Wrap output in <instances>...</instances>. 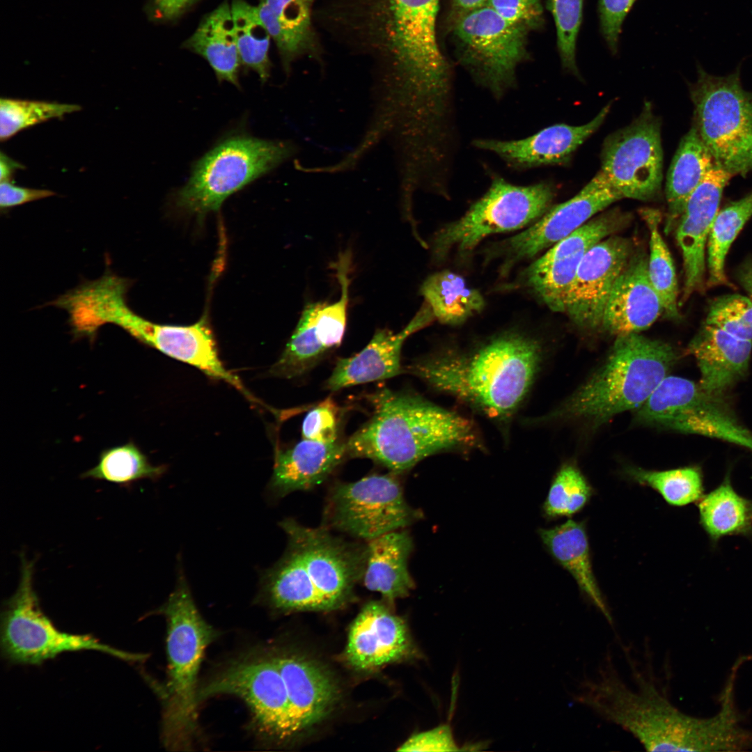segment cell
Returning <instances> with one entry per match:
<instances>
[{"instance_id": "f6af8a7d", "label": "cell", "mask_w": 752, "mask_h": 752, "mask_svg": "<svg viewBox=\"0 0 752 752\" xmlns=\"http://www.w3.org/2000/svg\"><path fill=\"white\" fill-rule=\"evenodd\" d=\"M549 7L556 24L562 65L577 75L576 42L582 21L583 0H549Z\"/></svg>"}, {"instance_id": "44dd1931", "label": "cell", "mask_w": 752, "mask_h": 752, "mask_svg": "<svg viewBox=\"0 0 752 752\" xmlns=\"http://www.w3.org/2000/svg\"><path fill=\"white\" fill-rule=\"evenodd\" d=\"M418 656L405 622L384 602L372 601L363 607L352 625L346 648L352 667L370 671Z\"/></svg>"}, {"instance_id": "681fc988", "label": "cell", "mask_w": 752, "mask_h": 752, "mask_svg": "<svg viewBox=\"0 0 752 752\" xmlns=\"http://www.w3.org/2000/svg\"><path fill=\"white\" fill-rule=\"evenodd\" d=\"M448 725L412 736L398 749L400 751H458Z\"/></svg>"}, {"instance_id": "9c48e42d", "label": "cell", "mask_w": 752, "mask_h": 752, "mask_svg": "<svg viewBox=\"0 0 752 752\" xmlns=\"http://www.w3.org/2000/svg\"><path fill=\"white\" fill-rule=\"evenodd\" d=\"M295 151V146L288 141L245 135L227 139L196 164L176 194V204L201 217L217 211L228 196L281 164Z\"/></svg>"}, {"instance_id": "cb8c5ba5", "label": "cell", "mask_w": 752, "mask_h": 752, "mask_svg": "<svg viewBox=\"0 0 752 752\" xmlns=\"http://www.w3.org/2000/svg\"><path fill=\"white\" fill-rule=\"evenodd\" d=\"M664 314L661 299L648 274V256L632 252L616 279L601 328L617 336L639 333Z\"/></svg>"}, {"instance_id": "db71d44e", "label": "cell", "mask_w": 752, "mask_h": 752, "mask_svg": "<svg viewBox=\"0 0 752 752\" xmlns=\"http://www.w3.org/2000/svg\"><path fill=\"white\" fill-rule=\"evenodd\" d=\"M22 165L10 158L3 152L0 154V180L11 181L13 175L17 169H22Z\"/></svg>"}, {"instance_id": "ffe728a7", "label": "cell", "mask_w": 752, "mask_h": 752, "mask_svg": "<svg viewBox=\"0 0 752 752\" xmlns=\"http://www.w3.org/2000/svg\"><path fill=\"white\" fill-rule=\"evenodd\" d=\"M732 177L715 165L690 195L677 221L675 237L684 269L682 304L695 292L704 289L707 237L723 189Z\"/></svg>"}, {"instance_id": "6da1fadb", "label": "cell", "mask_w": 752, "mask_h": 752, "mask_svg": "<svg viewBox=\"0 0 752 752\" xmlns=\"http://www.w3.org/2000/svg\"><path fill=\"white\" fill-rule=\"evenodd\" d=\"M439 1L330 0L315 17L340 42L372 56L402 88L441 95L452 89L437 38Z\"/></svg>"}, {"instance_id": "7dc6e473", "label": "cell", "mask_w": 752, "mask_h": 752, "mask_svg": "<svg viewBox=\"0 0 752 752\" xmlns=\"http://www.w3.org/2000/svg\"><path fill=\"white\" fill-rule=\"evenodd\" d=\"M636 0H599L602 35L612 54L618 51L622 22Z\"/></svg>"}, {"instance_id": "8fae6325", "label": "cell", "mask_w": 752, "mask_h": 752, "mask_svg": "<svg viewBox=\"0 0 752 752\" xmlns=\"http://www.w3.org/2000/svg\"><path fill=\"white\" fill-rule=\"evenodd\" d=\"M554 196V188L547 182L519 186L494 177L487 192L461 218L436 234L434 256L441 259L452 250L468 253L488 235L534 222L549 210Z\"/></svg>"}, {"instance_id": "4316f807", "label": "cell", "mask_w": 752, "mask_h": 752, "mask_svg": "<svg viewBox=\"0 0 752 752\" xmlns=\"http://www.w3.org/2000/svg\"><path fill=\"white\" fill-rule=\"evenodd\" d=\"M688 351L697 361L701 387L712 393L725 395L746 374L752 340L737 338L704 322L689 344Z\"/></svg>"}, {"instance_id": "9a60e30c", "label": "cell", "mask_w": 752, "mask_h": 752, "mask_svg": "<svg viewBox=\"0 0 752 752\" xmlns=\"http://www.w3.org/2000/svg\"><path fill=\"white\" fill-rule=\"evenodd\" d=\"M601 172L623 198L651 201L660 193L663 150L661 126L652 107L645 102L630 125L605 140Z\"/></svg>"}, {"instance_id": "ab89813d", "label": "cell", "mask_w": 752, "mask_h": 752, "mask_svg": "<svg viewBox=\"0 0 752 752\" xmlns=\"http://www.w3.org/2000/svg\"><path fill=\"white\" fill-rule=\"evenodd\" d=\"M630 479L657 491L671 506L682 507L698 502L705 494L703 476L698 466L654 471L628 467Z\"/></svg>"}, {"instance_id": "30bf717a", "label": "cell", "mask_w": 752, "mask_h": 752, "mask_svg": "<svg viewBox=\"0 0 752 752\" xmlns=\"http://www.w3.org/2000/svg\"><path fill=\"white\" fill-rule=\"evenodd\" d=\"M20 580L17 590L6 602L1 614V645L10 661L40 664L65 652L101 651L123 660L136 661L145 655L134 654L105 645L90 635L58 629L41 610L33 586L34 561L22 554Z\"/></svg>"}, {"instance_id": "c3c4849f", "label": "cell", "mask_w": 752, "mask_h": 752, "mask_svg": "<svg viewBox=\"0 0 752 752\" xmlns=\"http://www.w3.org/2000/svg\"><path fill=\"white\" fill-rule=\"evenodd\" d=\"M485 6L504 19L527 28L541 22L542 7L540 0H487Z\"/></svg>"}, {"instance_id": "5b68a950", "label": "cell", "mask_w": 752, "mask_h": 752, "mask_svg": "<svg viewBox=\"0 0 752 752\" xmlns=\"http://www.w3.org/2000/svg\"><path fill=\"white\" fill-rule=\"evenodd\" d=\"M635 690L625 684L610 662L580 682L577 703L634 735L651 751H717L726 734L719 714L690 716L675 707L652 679L634 673Z\"/></svg>"}, {"instance_id": "484cf974", "label": "cell", "mask_w": 752, "mask_h": 752, "mask_svg": "<svg viewBox=\"0 0 752 752\" xmlns=\"http://www.w3.org/2000/svg\"><path fill=\"white\" fill-rule=\"evenodd\" d=\"M347 456L346 443L302 439L295 445L278 448L268 489L276 498L307 491L323 483Z\"/></svg>"}, {"instance_id": "7402d4cb", "label": "cell", "mask_w": 752, "mask_h": 752, "mask_svg": "<svg viewBox=\"0 0 752 752\" xmlns=\"http://www.w3.org/2000/svg\"><path fill=\"white\" fill-rule=\"evenodd\" d=\"M610 107L605 106L592 120L582 125L556 124L522 139H478L473 140V146L495 154L517 170L563 164L600 127Z\"/></svg>"}, {"instance_id": "60d3db41", "label": "cell", "mask_w": 752, "mask_h": 752, "mask_svg": "<svg viewBox=\"0 0 752 752\" xmlns=\"http://www.w3.org/2000/svg\"><path fill=\"white\" fill-rule=\"evenodd\" d=\"M80 109V106L73 104L1 98V141H6L31 126L50 119L61 118Z\"/></svg>"}, {"instance_id": "ba28073f", "label": "cell", "mask_w": 752, "mask_h": 752, "mask_svg": "<svg viewBox=\"0 0 752 752\" xmlns=\"http://www.w3.org/2000/svg\"><path fill=\"white\" fill-rule=\"evenodd\" d=\"M697 69L691 86L694 125L715 165L744 177L752 171V93L742 85L740 65L726 76Z\"/></svg>"}, {"instance_id": "11a10c76", "label": "cell", "mask_w": 752, "mask_h": 752, "mask_svg": "<svg viewBox=\"0 0 752 752\" xmlns=\"http://www.w3.org/2000/svg\"><path fill=\"white\" fill-rule=\"evenodd\" d=\"M487 1V0H453V4L459 16L485 6Z\"/></svg>"}, {"instance_id": "b9f144b4", "label": "cell", "mask_w": 752, "mask_h": 752, "mask_svg": "<svg viewBox=\"0 0 752 752\" xmlns=\"http://www.w3.org/2000/svg\"><path fill=\"white\" fill-rule=\"evenodd\" d=\"M593 489L580 471L572 463L563 464L556 473L544 504L549 517H571L581 511L589 502Z\"/></svg>"}, {"instance_id": "d6986e66", "label": "cell", "mask_w": 752, "mask_h": 752, "mask_svg": "<svg viewBox=\"0 0 752 752\" xmlns=\"http://www.w3.org/2000/svg\"><path fill=\"white\" fill-rule=\"evenodd\" d=\"M125 331L139 342L171 358L193 366L212 378L228 383L246 398L253 399L240 379L228 370L221 361L206 315L193 324L180 326L153 322L134 312L130 317Z\"/></svg>"}, {"instance_id": "d4e9b609", "label": "cell", "mask_w": 752, "mask_h": 752, "mask_svg": "<svg viewBox=\"0 0 752 752\" xmlns=\"http://www.w3.org/2000/svg\"><path fill=\"white\" fill-rule=\"evenodd\" d=\"M274 657L285 684L295 736L331 712L338 696L337 686L329 672L311 659L291 653Z\"/></svg>"}, {"instance_id": "83f0119b", "label": "cell", "mask_w": 752, "mask_h": 752, "mask_svg": "<svg viewBox=\"0 0 752 752\" xmlns=\"http://www.w3.org/2000/svg\"><path fill=\"white\" fill-rule=\"evenodd\" d=\"M312 4L306 0H260L256 6L286 73L294 61L305 56L322 61L323 49L313 26Z\"/></svg>"}, {"instance_id": "52a82bcc", "label": "cell", "mask_w": 752, "mask_h": 752, "mask_svg": "<svg viewBox=\"0 0 752 752\" xmlns=\"http://www.w3.org/2000/svg\"><path fill=\"white\" fill-rule=\"evenodd\" d=\"M159 611L167 624L163 737L166 746L173 749L188 746L195 732L197 677L204 651L217 632L200 614L181 574Z\"/></svg>"}, {"instance_id": "e575fe53", "label": "cell", "mask_w": 752, "mask_h": 752, "mask_svg": "<svg viewBox=\"0 0 752 752\" xmlns=\"http://www.w3.org/2000/svg\"><path fill=\"white\" fill-rule=\"evenodd\" d=\"M320 304L313 302L305 306L283 353L270 369L272 375L287 379L301 376L316 366L328 352L316 328Z\"/></svg>"}, {"instance_id": "1f68e13d", "label": "cell", "mask_w": 752, "mask_h": 752, "mask_svg": "<svg viewBox=\"0 0 752 752\" xmlns=\"http://www.w3.org/2000/svg\"><path fill=\"white\" fill-rule=\"evenodd\" d=\"M714 166L711 153L694 125L682 138L667 174L666 234L675 229L687 199Z\"/></svg>"}, {"instance_id": "ee69618b", "label": "cell", "mask_w": 752, "mask_h": 752, "mask_svg": "<svg viewBox=\"0 0 752 752\" xmlns=\"http://www.w3.org/2000/svg\"><path fill=\"white\" fill-rule=\"evenodd\" d=\"M705 323L752 340V299L737 294L716 297L709 306Z\"/></svg>"}, {"instance_id": "8992f818", "label": "cell", "mask_w": 752, "mask_h": 752, "mask_svg": "<svg viewBox=\"0 0 752 752\" xmlns=\"http://www.w3.org/2000/svg\"><path fill=\"white\" fill-rule=\"evenodd\" d=\"M674 347L633 333L616 337L602 365L561 405L538 419L582 421L597 428L637 409L677 361Z\"/></svg>"}, {"instance_id": "7bdbcfd3", "label": "cell", "mask_w": 752, "mask_h": 752, "mask_svg": "<svg viewBox=\"0 0 752 752\" xmlns=\"http://www.w3.org/2000/svg\"><path fill=\"white\" fill-rule=\"evenodd\" d=\"M350 254L340 253L335 265L337 279L340 284V299L332 303H321L316 315V328L323 346L329 351L339 346L343 340L347 323L349 302V270Z\"/></svg>"}, {"instance_id": "7a4b0ae2", "label": "cell", "mask_w": 752, "mask_h": 752, "mask_svg": "<svg viewBox=\"0 0 752 752\" xmlns=\"http://www.w3.org/2000/svg\"><path fill=\"white\" fill-rule=\"evenodd\" d=\"M543 357L538 338L509 330L468 347L441 348L403 370L489 418L507 436L532 390Z\"/></svg>"}, {"instance_id": "836d02e7", "label": "cell", "mask_w": 752, "mask_h": 752, "mask_svg": "<svg viewBox=\"0 0 752 752\" xmlns=\"http://www.w3.org/2000/svg\"><path fill=\"white\" fill-rule=\"evenodd\" d=\"M425 302L440 323L456 326L481 312L485 299L469 287L462 276L448 270L429 276L420 289Z\"/></svg>"}, {"instance_id": "8d00e7d4", "label": "cell", "mask_w": 752, "mask_h": 752, "mask_svg": "<svg viewBox=\"0 0 752 752\" xmlns=\"http://www.w3.org/2000/svg\"><path fill=\"white\" fill-rule=\"evenodd\" d=\"M752 217V191L741 199L719 210L710 228L707 241V285H729L725 272L727 253L745 224Z\"/></svg>"}, {"instance_id": "277c9868", "label": "cell", "mask_w": 752, "mask_h": 752, "mask_svg": "<svg viewBox=\"0 0 752 752\" xmlns=\"http://www.w3.org/2000/svg\"><path fill=\"white\" fill-rule=\"evenodd\" d=\"M279 526L288 545L280 559L263 574L265 600L283 612L331 611L345 604L361 580L366 545L292 518L283 519Z\"/></svg>"}, {"instance_id": "f1b7e54d", "label": "cell", "mask_w": 752, "mask_h": 752, "mask_svg": "<svg viewBox=\"0 0 752 752\" xmlns=\"http://www.w3.org/2000/svg\"><path fill=\"white\" fill-rule=\"evenodd\" d=\"M413 542L405 531H391L367 541L361 581L389 603L407 597L414 587L408 570Z\"/></svg>"}, {"instance_id": "d6a6232c", "label": "cell", "mask_w": 752, "mask_h": 752, "mask_svg": "<svg viewBox=\"0 0 752 752\" xmlns=\"http://www.w3.org/2000/svg\"><path fill=\"white\" fill-rule=\"evenodd\" d=\"M699 522L712 544L723 537H752V500L733 488L730 473L697 502Z\"/></svg>"}, {"instance_id": "ac0fdd59", "label": "cell", "mask_w": 752, "mask_h": 752, "mask_svg": "<svg viewBox=\"0 0 752 752\" xmlns=\"http://www.w3.org/2000/svg\"><path fill=\"white\" fill-rule=\"evenodd\" d=\"M622 195L598 173L572 198L548 210L528 228L507 240L508 262L533 257L577 230Z\"/></svg>"}, {"instance_id": "9f6ffc18", "label": "cell", "mask_w": 752, "mask_h": 752, "mask_svg": "<svg viewBox=\"0 0 752 752\" xmlns=\"http://www.w3.org/2000/svg\"><path fill=\"white\" fill-rule=\"evenodd\" d=\"M738 660L741 662V664L744 663V661H752V654L742 656L738 659Z\"/></svg>"}, {"instance_id": "f5cc1de1", "label": "cell", "mask_w": 752, "mask_h": 752, "mask_svg": "<svg viewBox=\"0 0 752 752\" xmlns=\"http://www.w3.org/2000/svg\"><path fill=\"white\" fill-rule=\"evenodd\" d=\"M736 276L752 299V258L746 259L737 268Z\"/></svg>"}, {"instance_id": "74e56055", "label": "cell", "mask_w": 752, "mask_h": 752, "mask_svg": "<svg viewBox=\"0 0 752 752\" xmlns=\"http://www.w3.org/2000/svg\"><path fill=\"white\" fill-rule=\"evenodd\" d=\"M641 216L650 233L648 274L650 281L661 299L664 314L669 319L679 320L677 276L671 253L660 232L661 216L659 212L653 209L643 210Z\"/></svg>"}, {"instance_id": "2e32d148", "label": "cell", "mask_w": 752, "mask_h": 752, "mask_svg": "<svg viewBox=\"0 0 752 752\" xmlns=\"http://www.w3.org/2000/svg\"><path fill=\"white\" fill-rule=\"evenodd\" d=\"M627 218L619 210H611L590 219L523 272L524 285L550 310L564 313L570 287L584 256L621 228Z\"/></svg>"}, {"instance_id": "f35d334b", "label": "cell", "mask_w": 752, "mask_h": 752, "mask_svg": "<svg viewBox=\"0 0 752 752\" xmlns=\"http://www.w3.org/2000/svg\"><path fill=\"white\" fill-rule=\"evenodd\" d=\"M164 471L162 466H154L133 442L102 451L97 464L81 477L104 480L128 486L141 479H157Z\"/></svg>"}, {"instance_id": "f907efd6", "label": "cell", "mask_w": 752, "mask_h": 752, "mask_svg": "<svg viewBox=\"0 0 752 752\" xmlns=\"http://www.w3.org/2000/svg\"><path fill=\"white\" fill-rule=\"evenodd\" d=\"M53 191L15 185L10 181L1 182L0 208L1 213L25 203L54 196Z\"/></svg>"}, {"instance_id": "4fadbf2b", "label": "cell", "mask_w": 752, "mask_h": 752, "mask_svg": "<svg viewBox=\"0 0 752 752\" xmlns=\"http://www.w3.org/2000/svg\"><path fill=\"white\" fill-rule=\"evenodd\" d=\"M527 29L487 6L457 17L455 35L461 44L463 63L496 97L515 84V70L525 57Z\"/></svg>"}, {"instance_id": "7c38bea8", "label": "cell", "mask_w": 752, "mask_h": 752, "mask_svg": "<svg viewBox=\"0 0 752 752\" xmlns=\"http://www.w3.org/2000/svg\"><path fill=\"white\" fill-rule=\"evenodd\" d=\"M396 474H371L330 490L324 526L366 542L401 530L420 517L406 501Z\"/></svg>"}, {"instance_id": "6f0895ef", "label": "cell", "mask_w": 752, "mask_h": 752, "mask_svg": "<svg viewBox=\"0 0 752 752\" xmlns=\"http://www.w3.org/2000/svg\"><path fill=\"white\" fill-rule=\"evenodd\" d=\"M306 1L313 3L315 0H306Z\"/></svg>"}, {"instance_id": "e0dca14e", "label": "cell", "mask_w": 752, "mask_h": 752, "mask_svg": "<svg viewBox=\"0 0 752 752\" xmlns=\"http://www.w3.org/2000/svg\"><path fill=\"white\" fill-rule=\"evenodd\" d=\"M632 252L629 240L609 236L586 253L570 287L564 312L577 327L601 328L613 285Z\"/></svg>"}, {"instance_id": "603a6c76", "label": "cell", "mask_w": 752, "mask_h": 752, "mask_svg": "<svg viewBox=\"0 0 752 752\" xmlns=\"http://www.w3.org/2000/svg\"><path fill=\"white\" fill-rule=\"evenodd\" d=\"M435 319L425 301L415 316L400 331L395 334L378 329L368 345L355 355L339 359L325 386L331 391L384 380L403 373L401 351L406 339Z\"/></svg>"}, {"instance_id": "5bb4252c", "label": "cell", "mask_w": 752, "mask_h": 752, "mask_svg": "<svg viewBox=\"0 0 752 752\" xmlns=\"http://www.w3.org/2000/svg\"><path fill=\"white\" fill-rule=\"evenodd\" d=\"M221 694L242 698L265 737L283 742L294 737L285 684L274 655L240 659L198 690V702Z\"/></svg>"}, {"instance_id": "f546056e", "label": "cell", "mask_w": 752, "mask_h": 752, "mask_svg": "<svg viewBox=\"0 0 752 752\" xmlns=\"http://www.w3.org/2000/svg\"><path fill=\"white\" fill-rule=\"evenodd\" d=\"M182 48L203 58L219 81L240 87L239 72L242 63L228 0L202 18L195 31L183 42Z\"/></svg>"}, {"instance_id": "816d5d0a", "label": "cell", "mask_w": 752, "mask_h": 752, "mask_svg": "<svg viewBox=\"0 0 752 752\" xmlns=\"http://www.w3.org/2000/svg\"><path fill=\"white\" fill-rule=\"evenodd\" d=\"M201 0H148L147 13L157 23L174 22L189 11Z\"/></svg>"}, {"instance_id": "4dcf8cb0", "label": "cell", "mask_w": 752, "mask_h": 752, "mask_svg": "<svg viewBox=\"0 0 752 752\" xmlns=\"http://www.w3.org/2000/svg\"><path fill=\"white\" fill-rule=\"evenodd\" d=\"M540 535L551 554L576 581L581 593L611 624L612 617L593 570L588 538L583 522L568 519Z\"/></svg>"}, {"instance_id": "3957f363", "label": "cell", "mask_w": 752, "mask_h": 752, "mask_svg": "<svg viewBox=\"0 0 752 752\" xmlns=\"http://www.w3.org/2000/svg\"><path fill=\"white\" fill-rule=\"evenodd\" d=\"M372 416L345 442L347 456L370 459L395 474L441 453L484 448L474 421L416 394L380 389Z\"/></svg>"}, {"instance_id": "d590c367", "label": "cell", "mask_w": 752, "mask_h": 752, "mask_svg": "<svg viewBox=\"0 0 752 752\" xmlns=\"http://www.w3.org/2000/svg\"><path fill=\"white\" fill-rule=\"evenodd\" d=\"M231 13L242 66L255 72L265 82L270 75L269 52L271 36L257 7L246 0H232Z\"/></svg>"}, {"instance_id": "bcb514c9", "label": "cell", "mask_w": 752, "mask_h": 752, "mask_svg": "<svg viewBox=\"0 0 752 752\" xmlns=\"http://www.w3.org/2000/svg\"><path fill=\"white\" fill-rule=\"evenodd\" d=\"M338 410L330 398L310 410L301 426L302 439L321 442H333L338 438Z\"/></svg>"}]
</instances>
